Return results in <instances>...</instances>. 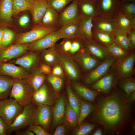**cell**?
<instances>
[{"label": "cell", "instance_id": "cell-17", "mask_svg": "<svg viewBox=\"0 0 135 135\" xmlns=\"http://www.w3.org/2000/svg\"><path fill=\"white\" fill-rule=\"evenodd\" d=\"M78 8L80 19H88L97 16V4L95 0H80L78 1Z\"/></svg>", "mask_w": 135, "mask_h": 135}, {"label": "cell", "instance_id": "cell-43", "mask_svg": "<svg viewBox=\"0 0 135 135\" xmlns=\"http://www.w3.org/2000/svg\"><path fill=\"white\" fill-rule=\"evenodd\" d=\"M73 0H47V2L49 6L52 8L60 13L69 3Z\"/></svg>", "mask_w": 135, "mask_h": 135}, {"label": "cell", "instance_id": "cell-25", "mask_svg": "<svg viewBox=\"0 0 135 135\" xmlns=\"http://www.w3.org/2000/svg\"><path fill=\"white\" fill-rule=\"evenodd\" d=\"M59 13L52 8L49 6L39 25L45 27L58 28Z\"/></svg>", "mask_w": 135, "mask_h": 135}, {"label": "cell", "instance_id": "cell-13", "mask_svg": "<svg viewBox=\"0 0 135 135\" xmlns=\"http://www.w3.org/2000/svg\"><path fill=\"white\" fill-rule=\"evenodd\" d=\"M62 38H63L62 36L56 30L34 42L30 48L34 51L44 50L55 46L57 42Z\"/></svg>", "mask_w": 135, "mask_h": 135}, {"label": "cell", "instance_id": "cell-2", "mask_svg": "<svg viewBox=\"0 0 135 135\" xmlns=\"http://www.w3.org/2000/svg\"><path fill=\"white\" fill-rule=\"evenodd\" d=\"M34 92L26 80L15 78L14 79L9 97L24 107L32 103Z\"/></svg>", "mask_w": 135, "mask_h": 135}, {"label": "cell", "instance_id": "cell-40", "mask_svg": "<svg viewBox=\"0 0 135 135\" xmlns=\"http://www.w3.org/2000/svg\"><path fill=\"white\" fill-rule=\"evenodd\" d=\"M119 11L131 20L135 17V2H131L121 3Z\"/></svg>", "mask_w": 135, "mask_h": 135}, {"label": "cell", "instance_id": "cell-61", "mask_svg": "<svg viewBox=\"0 0 135 135\" xmlns=\"http://www.w3.org/2000/svg\"><path fill=\"white\" fill-rule=\"evenodd\" d=\"M25 0L30 3H32L34 0Z\"/></svg>", "mask_w": 135, "mask_h": 135}, {"label": "cell", "instance_id": "cell-30", "mask_svg": "<svg viewBox=\"0 0 135 135\" xmlns=\"http://www.w3.org/2000/svg\"><path fill=\"white\" fill-rule=\"evenodd\" d=\"M64 122L67 127L73 129L78 124V118L75 111L70 106L68 102L66 104Z\"/></svg>", "mask_w": 135, "mask_h": 135}, {"label": "cell", "instance_id": "cell-31", "mask_svg": "<svg viewBox=\"0 0 135 135\" xmlns=\"http://www.w3.org/2000/svg\"><path fill=\"white\" fill-rule=\"evenodd\" d=\"M114 18L117 30L128 34L132 29L131 20L120 11Z\"/></svg>", "mask_w": 135, "mask_h": 135}, {"label": "cell", "instance_id": "cell-44", "mask_svg": "<svg viewBox=\"0 0 135 135\" xmlns=\"http://www.w3.org/2000/svg\"><path fill=\"white\" fill-rule=\"evenodd\" d=\"M48 80L54 90L57 92L60 91L64 84L63 78L54 76L52 74L48 75Z\"/></svg>", "mask_w": 135, "mask_h": 135}, {"label": "cell", "instance_id": "cell-41", "mask_svg": "<svg viewBox=\"0 0 135 135\" xmlns=\"http://www.w3.org/2000/svg\"><path fill=\"white\" fill-rule=\"evenodd\" d=\"M120 80H121L120 86L126 96L135 91V80L134 78L130 76Z\"/></svg>", "mask_w": 135, "mask_h": 135}, {"label": "cell", "instance_id": "cell-6", "mask_svg": "<svg viewBox=\"0 0 135 135\" xmlns=\"http://www.w3.org/2000/svg\"><path fill=\"white\" fill-rule=\"evenodd\" d=\"M116 59L109 56L93 70L86 74L84 78V83L91 85L107 74Z\"/></svg>", "mask_w": 135, "mask_h": 135}, {"label": "cell", "instance_id": "cell-57", "mask_svg": "<svg viewBox=\"0 0 135 135\" xmlns=\"http://www.w3.org/2000/svg\"><path fill=\"white\" fill-rule=\"evenodd\" d=\"M92 135H102L103 134V132L100 128L96 130Z\"/></svg>", "mask_w": 135, "mask_h": 135}, {"label": "cell", "instance_id": "cell-35", "mask_svg": "<svg viewBox=\"0 0 135 135\" xmlns=\"http://www.w3.org/2000/svg\"><path fill=\"white\" fill-rule=\"evenodd\" d=\"M38 59V55L35 54H28L17 59L15 63L24 68L28 69L34 66Z\"/></svg>", "mask_w": 135, "mask_h": 135}, {"label": "cell", "instance_id": "cell-55", "mask_svg": "<svg viewBox=\"0 0 135 135\" xmlns=\"http://www.w3.org/2000/svg\"><path fill=\"white\" fill-rule=\"evenodd\" d=\"M16 134L17 135H34L35 134L28 128L25 130H21L16 131Z\"/></svg>", "mask_w": 135, "mask_h": 135}, {"label": "cell", "instance_id": "cell-21", "mask_svg": "<svg viewBox=\"0 0 135 135\" xmlns=\"http://www.w3.org/2000/svg\"><path fill=\"white\" fill-rule=\"evenodd\" d=\"M26 44H16L0 49V62H6L22 55L27 50Z\"/></svg>", "mask_w": 135, "mask_h": 135}, {"label": "cell", "instance_id": "cell-37", "mask_svg": "<svg viewBox=\"0 0 135 135\" xmlns=\"http://www.w3.org/2000/svg\"><path fill=\"white\" fill-rule=\"evenodd\" d=\"M94 106L92 104L84 100H80V106L79 116L78 118V125L80 124L92 112Z\"/></svg>", "mask_w": 135, "mask_h": 135}, {"label": "cell", "instance_id": "cell-39", "mask_svg": "<svg viewBox=\"0 0 135 135\" xmlns=\"http://www.w3.org/2000/svg\"><path fill=\"white\" fill-rule=\"evenodd\" d=\"M31 3L25 0H12V15L16 16L20 12L30 10Z\"/></svg>", "mask_w": 135, "mask_h": 135}, {"label": "cell", "instance_id": "cell-32", "mask_svg": "<svg viewBox=\"0 0 135 135\" xmlns=\"http://www.w3.org/2000/svg\"><path fill=\"white\" fill-rule=\"evenodd\" d=\"M44 50L43 58L46 64L53 66L58 64L59 52L55 46Z\"/></svg>", "mask_w": 135, "mask_h": 135}, {"label": "cell", "instance_id": "cell-38", "mask_svg": "<svg viewBox=\"0 0 135 135\" xmlns=\"http://www.w3.org/2000/svg\"><path fill=\"white\" fill-rule=\"evenodd\" d=\"M106 47L109 55L116 60L123 58L130 54L118 46L115 42Z\"/></svg>", "mask_w": 135, "mask_h": 135}, {"label": "cell", "instance_id": "cell-22", "mask_svg": "<svg viewBox=\"0 0 135 135\" xmlns=\"http://www.w3.org/2000/svg\"><path fill=\"white\" fill-rule=\"evenodd\" d=\"M83 48L93 56L102 62L109 56L106 47L95 40L83 43Z\"/></svg>", "mask_w": 135, "mask_h": 135}, {"label": "cell", "instance_id": "cell-19", "mask_svg": "<svg viewBox=\"0 0 135 135\" xmlns=\"http://www.w3.org/2000/svg\"><path fill=\"white\" fill-rule=\"evenodd\" d=\"M92 18L80 19L79 22L77 38L83 43L90 42L93 40Z\"/></svg>", "mask_w": 135, "mask_h": 135}, {"label": "cell", "instance_id": "cell-5", "mask_svg": "<svg viewBox=\"0 0 135 135\" xmlns=\"http://www.w3.org/2000/svg\"><path fill=\"white\" fill-rule=\"evenodd\" d=\"M135 60L134 52L116 60L112 66V71L116 75L118 80L130 76L134 70Z\"/></svg>", "mask_w": 135, "mask_h": 135}, {"label": "cell", "instance_id": "cell-34", "mask_svg": "<svg viewBox=\"0 0 135 135\" xmlns=\"http://www.w3.org/2000/svg\"><path fill=\"white\" fill-rule=\"evenodd\" d=\"M12 0H1L0 2V19L7 22L12 20Z\"/></svg>", "mask_w": 135, "mask_h": 135}, {"label": "cell", "instance_id": "cell-26", "mask_svg": "<svg viewBox=\"0 0 135 135\" xmlns=\"http://www.w3.org/2000/svg\"><path fill=\"white\" fill-rule=\"evenodd\" d=\"M114 34V42L118 46L129 54L134 52L127 34L118 30Z\"/></svg>", "mask_w": 135, "mask_h": 135}, {"label": "cell", "instance_id": "cell-16", "mask_svg": "<svg viewBox=\"0 0 135 135\" xmlns=\"http://www.w3.org/2000/svg\"><path fill=\"white\" fill-rule=\"evenodd\" d=\"M92 30L114 33L117 30L114 17L96 16L92 18Z\"/></svg>", "mask_w": 135, "mask_h": 135}, {"label": "cell", "instance_id": "cell-20", "mask_svg": "<svg viewBox=\"0 0 135 135\" xmlns=\"http://www.w3.org/2000/svg\"><path fill=\"white\" fill-rule=\"evenodd\" d=\"M0 75L20 79H26L28 76L23 68L5 62H0Z\"/></svg>", "mask_w": 135, "mask_h": 135}, {"label": "cell", "instance_id": "cell-51", "mask_svg": "<svg viewBox=\"0 0 135 135\" xmlns=\"http://www.w3.org/2000/svg\"><path fill=\"white\" fill-rule=\"evenodd\" d=\"M8 125L0 116V135H7Z\"/></svg>", "mask_w": 135, "mask_h": 135}, {"label": "cell", "instance_id": "cell-4", "mask_svg": "<svg viewBox=\"0 0 135 135\" xmlns=\"http://www.w3.org/2000/svg\"><path fill=\"white\" fill-rule=\"evenodd\" d=\"M23 108L12 98L0 100V116L9 125L22 112Z\"/></svg>", "mask_w": 135, "mask_h": 135}, {"label": "cell", "instance_id": "cell-10", "mask_svg": "<svg viewBox=\"0 0 135 135\" xmlns=\"http://www.w3.org/2000/svg\"><path fill=\"white\" fill-rule=\"evenodd\" d=\"M50 106H37L34 114L33 124L42 126L48 131L50 128L52 116V110Z\"/></svg>", "mask_w": 135, "mask_h": 135}, {"label": "cell", "instance_id": "cell-8", "mask_svg": "<svg viewBox=\"0 0 135 135\" xmlns=\"http://www.w3.org/2000/svg\"><path fill=\"white\" fill-rule=\"evenodd\" d=\"M73 58L82 70L86 74L102 62L84 50L83 48L74 54Z\"/></svg>", "mask_w": 135, "mask_h": 135}, {"label": "cell", "instance_id": "cell-58", "mask_svg": "<svg viewBox=\"0 0 135 135\" xmlns=\"http://www.w3.org/2000/svg\"><path fill=\"white\" fill-rule=\"evenodd\" d=\"M131 21L132 28L135 29V17L132 19Z\"/></svg>", "mask_w": 135, "mask_h": 135}, {"label": "cell", "instance_id": "cell-7", "mask_svg": "<svg viewBox=\"0 0 135 135\" xmlns=\"http://www.w3.org/2000/svg\"><path fill=\"white\" fill-rule=\"evenodd\" d=\"M59 52L58 64L62 67L68 78L74 82L79 79L81 74L78 65L70 56Z\"/></svg>", "mask_w": 135, "mask_h": 135}, {"label": "cell", "instance_id": "cell-56", "mask_svg": "<svg viewBox=\"0 0 135 135\" xmlns=\"http://www.w3.org/2000/svg\"><path fill=\"white\" fill-rule=\"evenodd\" d=\"M127 97L128 102L130 104L134 102L135 100V91L130 93Z\"/></svg>", "mask_w": 135, "mask_h": 135}, {"label": "cell", "instance_id": "cell-28", "mask_svg": "<svg viewBox=\"0 0 135 135\" xmlns=\"http://www.w3.org/2000/svg\"><path fill=\"white\" fill-rule=\"evenodd\" d=\"M92 31L94 40L105 47L115 42L114 33L93 30Z\"/></svg>", "mask_w": 135, "mask_h": 135}, {"label": "cell", "instance_id": "cell-62", "mask_svg": "<svg viewBox=\"0 0 135 135\" xmlns=\"http://www.w3.org/2000/svg\"><path fill=\"white\" fill-rule=\"evenodd\" d=\"M76 0V1H78L80 0Z\"/></svg>", "mask_w": 135, "mask_h": 135}, {"label": "cell", "instance_id": "cell-63", "mask_svg": "<svg viewBox=\"0 0 135 135\" xmlns=\"http://www.w3.org/2000/svg\"><path fill=\"white\" fill-rule=\"evenodd\" d=\"M95 0L96 1H97L98 0Z\"/></svg>", "mask_w": 135, "mask_h": 135}, {"label": "cell", "instance_id": "cell-3", "mask_svg": "<svg viewBox=\"0 0 135 135\" xmlns=\"http://www.w3.org/2000/svg\"><path fill=\"white\" fill-rule=\"evenodd\" d=\"M32 103L24 107L22 112L14 122L8 125L7 135L21 130L33 124L34 112L36 107Z\"/></svg>", "mask_w": 135, "mask_h": 135}, {"label": "cell", "instance_id": "cell-52", "mask_svg": "<svg viewBox=\"0 0 135 135\" xmlns=\"http://www.w3.org/2000/svg\"><path fill=\"white\" fill-rule=\"evenodd\" d=\"M39 69L45 74L49 75L52 74V70L50 66L46 64L41 63Z\"/></svg>", "mask_w": 135, "mask_h": 135}, {"label": "cell", "instance_id": "cell-33", "mask_svg": "<svg viewBox=\"0 0 135 135\" xmlns=\"http://www.w3.org/2000/svg\"><path fill=\"white\" fill-rule=\"evenodd\" d=\"M46 78L45 74L38 69L36 70L33 74L28 76L26 80L35 92L44 83Z\"/></svg>", "mask_w": 135, "mask_h": 135}, {"label": "cell", "instance_id": "cell-9", "mask_svg": "<svg viewBox=\"0 0 135 135\" xmlns=\"http://www.w3.org/2000/svg\"><path fill=\"white\" fill-rule=\"evenodd\" d=\"M57 29L56 28L45 27L39 25L31 30L21 35L17 40V44L35 42Z\"/></svg>", "mask_w": 135, "mask_h": 135}, {"label": "cell", "instance_id": "cell-1", "mask_svg": "<svg viewBox=\"0 0 135 135\" xmlns=\"http://www.w3.org/2000/svg\"><path fill=\"white\" fill-rule=\"evenodd\" d=\"M102 98L94 106L93 120L101 125L106 131L118 133L128 122L130 104L127 98L117 91Z\"/></svg>", "mask_w": 135, "mask_h": 135}, {"label": "cell", "instance_id": "cell-64", "mask_svg": "<svg viewBox=\"0 0 135 135\" xmlns=\"http://www.w3.org/2000/svg\"></svg>", "mask_w": 135, "mask_h": 135}, {"label": "cell", "instance_id": "cell-49", "mask_svg": "<svg viewBox=\"0 0 135 135\" xmlns=\"http://www.w3.org/2000/svg\"><path fill=\"white\" fill-rule=\"evenodd\" d=\"M52 74L63 78L64 76V72L62 66L59 64L53 66L52 70Z\"/></svg>", "mask_w": 135, "mask_h": 135}, {"label": "cell", "instance_id": "cell-23", "mask_svg": "<svg viewBox=\"0 0 135 135\" xmlns=\"http://www.w3.org/2000/svg\"><path fill=\"white\" fill-rule=\"evenodd\" d=\"M71 87L77 94L85 101L94 102L100 93L80 84L74 81L70 82Z\"/></svg>", "mask_w": 135, "mask_h": 135}, {"label": "cell", "instance_id": "cell-45", "mask_svg": "<svg viewBox=\"0 0 135 135\" xmlns=\"http://www.w3.org/2000/svg\"><path fill=\"white\" fill-rule=\"evenodd\" d=\"M14 36V33L11 30L7 29L3 30L0 48H5L10 44L13 40Z\"/></svg>", "mask_w": 135, "mask_h": 135}, {"label": "cell", "instance_id": "cell-15", "mask_svg": "<svg viewBox=\"0 0 135 135\" xmlns=\"http://www.w3.org/2000/svg\"><path fill=\"white\" fill-rule=\"evenodd\" d=\"M66 107L65 96L64 95L61 96L58 98L52 108L51 130H54L58 125L63 123Z\"/></svg>", "mask_w": 135, "mask_h": 135}, {"label": "cell", "instance_id": "cell-42", "mask_svg": "<svg viewBox=\"0 0 135 135\" xmlns=\"http://www.w3.org/2000/svg\"><path fill=\"white\" fill-rule=\"evenodd\" d=\"M96 124L82 122L75 128L73 134L76 135H86L90 133L96 126Z\"/></svg>", "mask_w": 135, "mask_h": 135}, {"label": "cell", "instance_id": "cell-27", "mask_svg": "<svg viewBox=\"0 0 135 135\" xmlns=\"http://www.w3.org/2000/svg\"><path fill=\"white\" fill-rule=\"evenodd\" d=\"M79 22H70L62 26L57 31L63 38L72 39L77 38Z\"/></svg>", "mask_w": 135, "mask_h": 135}, {"label": "cell", "instance_id": "cell-36", "mask_svg": "<svg viewBox=\"0 0 135 135\" xmlns=\"http://www.w3.org/2000/svg\"><path fill=\"white\" fill-rule=\"evenodd\" d=\"M66 91L68 103L70 106L75 111L78 118L80 106V100L74 92L70 86H68Z\"/></svg>", "mask_w": 135, "mask_h": 135}, {"label": "cell", "instance_id": "cell-59", "mask_svg": "<svg viewBox=\"0 0 135 135\" xmlns=\"http://www.w3.org/2000/svg\"><path fill=\"white\" fill-rule=\"evenodd\" d=\"M3 30L0 29V48H1V42L2 37Z\"/></svg>", "mask_w": 135, "mask_h": 135}, {"label": "cell", "instance_id": "cell-18", "mask_svg": "<svg viewBox=\"0 0 135 135\" xmlns=\"http://www.w3.org/2000/svg\"><path fill=\"white\" fill-rule=\"evenodd\" d=\"M53 96L47 85L44 83L33 95L32 103L36 106L46 105L50 106L53 104Z\"/></svg>", "mask_w": 135, "mask_h": 135}, {"label": "cell", "instance_id": "cell-50", "mask_svg": "<svg viewBox=\"0 0 135 135\" xmlns=\"http://www.w3.org/2000/svg\"><path fill=\"white\" fill-rule=\"evenodd\" d=\"M67 126L64 124L62 123L58 125L56 127L53 135H64L67 132Z\"/></svg>", "mask_w": 135, "mask_h": 135}, {"label": "cell", "instance_id": "cell-54", "mask_svg": "<svg viewBox=\"0 0 135 135\" xmlns=\"http://www.w3.org/2000/svg\"><path fill=\"white\" fill-rule=\"evenodd\" d=\"M128 38L134 48H135V29H132L128 34Z\"/></svg>", "mask_w": 135, "mask_h": 135}, {"label": "cell", "instance_id": "cell-46", "mask_svg": "<svg viewBox=\"0 0 135 135\" xmlns=\"http://www.w3.org/2000/svg\"><path fill=\"white\" fill-rule=\"evenodd\" d=\"M83 42L78 38L72 39L71 48L68 55L69 56L70 54H75L83 48Z\"/></svg>", "mask_w": 135, "mask_h": 135}, {"label": "cell", "instance_id": "cell-14", "mask_svg": "<svg viewBox=\"0 0 135 135\" xmlns=\"http://www.w3.org/2000/svg\"><path fill=\"white\" fill-rule=\"evenodd\" d=\"M117 80L116 75L112 71L91 85L90 87L92 89L104 94H107L112 89Z\"/></svg>", "mask_w": 135, "mask_h": 135}, {"label": "cell", "instance_id": "cell-47", "mask_svg": "<svg viewBox=\"0 0 135 135\" xmlns=\"http://www.w3.org/2000/svg\"><path fill=\"white\" fill-rule=\"evenodd\" d=\"M62 42L56 46L60 51L68 55L72 43V39H64Z\"/></svg>", "mask_w": 135, "mask_h": 135}, {"label": "cell", "instance_id": "cell-60", "mask_svg": "<svg viewBox=\"0 0 135 135\" xmlns=\"http://www.w3.org/2000/svg\"><path fill=\"white\" fill-rule=\"evenodd\" d=\"M135 0H121V3L131 2H135Z\"/></svg>", "mask_w": 135, "mask_h": 135}, {"label": "cell", "instance_id": "cell-24", "mask_svg": "<svg viewBox=\"0 0 135 135\" xmlns=\"http://www.w3.org/2000/svg\"><path fill=\"white\" fill-rule=\"evenodd\" d=\"M31 3L30 9L33 22L40 24L48 8L47 0H34Z\"/></svg>", "mask_w": 135, "mask_h": 135}, {"label": "cell", "instance_id": "cell-29", "mask_svg": "<svg viewBox=\"0 0 135 135\" xmlns=\"http://www.w3.org/2000/svg\"><path fill=\"white\" fill-rule=\"evenodd\" d=\"M14 79L0 75V100L7 98L9 96Z\"/></svg>", "mask_w": 135, "mask_h": 135}, {"label": "cell", "instance_id": "cell-12", "mask_svg": "<svg viewBox=\"0 0 135 135\" xmlns=\"http://www.w3.org/2000/svg\"><path fill=\"white\" fill-rule=\"evenodd\" d=\"M80 19L78 10V1L73 0L60 13L58 29L66 24L79 22Z\"/></svg>", "mask_w": 135, "mask_h": 135}, {"label": "cell", "instance_id": "cell-48", "mask_svg": "<svg viewBox=\"0 0 135 135\" xmlns=\"http://www.w3.org/2000/svg\"><path fill=\"white\" fill-rule=\"evenodd\" d=\"M28 128L36 135H50L51 134L42 126L37 124H32Z\"/></svg>", "mask_w": 135, "mask_h": 135}, {"label": "cell", "instance_id": "cell-11", "mask_svg": "<svg viewBox=\"0 0 135 135\" xmlns=\"http://www.w3.org/2000/svg\"><path fill=\"white\" fill-rule=\"evenodd\" d=\"M97 16L114 17L119 11L121 0H98Z\"/></svg>", "mask_w": 135, "mask_h": 135}, {"label": "cell", "instance_id": "cell-53", "mask_svg": "<svg viewBox=\"0 0 135 135\" xmlns=\"http://www.w3.org/2000/svg\"><path fill=\"white\" fill-rule=\"evenodd\" d=\"M30 19L28 16L26 14L22 16L19 20V23L20 25L22 27L26 26L29 23Z\"/></svg>", "mask_w": 135, "mask_h": 135}]
</instances>
